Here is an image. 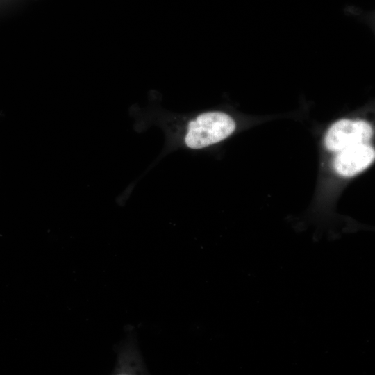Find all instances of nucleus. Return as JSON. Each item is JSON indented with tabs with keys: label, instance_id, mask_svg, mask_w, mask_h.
Listing matches in <instances>:
<instances>
[{
	"label": "nucleus",
	"instance_id": "obj_1",
	"mask_svg": "<svg viewBox=\"0 0 375 375\" xmlns=\"http://www.w3.org/2000/svg\"><path fill=\"white\" fill-rule=\"evenodd\" d=\"M178 124L184 144L190 149L206 148L226 139L236 129V122L228 113L205 110L180 120Z\"/></svg>",
	"mask_w": 375,
	"mask_h": 375
},
{
	"label": "nucleus",
	"instance_id": "obj_2",
	"mask_svg": "<svg viewBox=\"0 0 375 375\" xmlns=\"http://www.w3.org/2000/svg\"><path fill=\"white\" fill-rule=\"evenodd\" d=\"M372 135V128L368 122L344 119L329 128L324 144L328 150L338 152L355 144L368 143Z\"/></svg>",
	"mask_w": 375,
	"mask_h": 375
},
{
	"label": "nucleus",
	"instance_id": "obj_3",
	"mask_svg": "<svg viewBox=\"0 0 375 375\" xmlns=\"http://www.w3.org/2000/svg\"><path fill=\"white\" fill-rule=\"evenodd\" d=\"M374 157L375 151L367 143L355 144L338 151L333 162L334 169L341 176H352L367 168Z\"/></svg>",
	"mask_w": 375,
	"mask_h": 375
},
{
	"label": "nucleus",
	"instance_id": "obj_4",
	"mask_svg": "<svg viewBox=\"0 0 375 375\" xmlns=\"http://www.w3.org/2000/svg\"><path fill=\"white\" fill-rule=\"evenodd\" d=\"M119 356L116 374H130L142 372V367H139L142 362L139 361V355L135 345H125Z\"/></svg>",
	"mask_w": 375,
	"mask_h": 375
}]
</instances>
